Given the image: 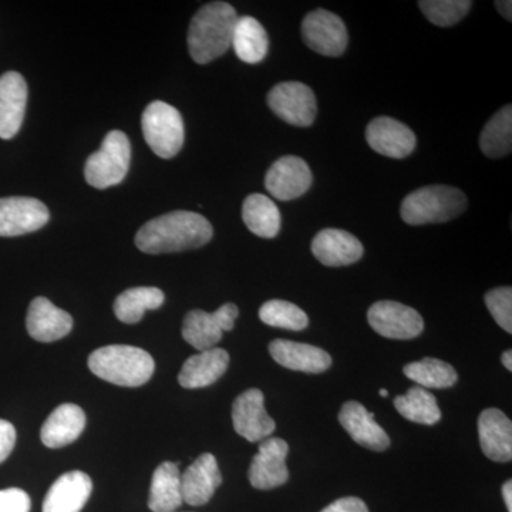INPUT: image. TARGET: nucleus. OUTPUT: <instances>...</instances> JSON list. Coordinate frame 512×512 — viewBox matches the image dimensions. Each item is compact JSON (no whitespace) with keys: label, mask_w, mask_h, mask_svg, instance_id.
Masks as SVG:
<instances>
[{"label":"nucleus","mask_w":512,"mask_h":512,"mask_svg":"<svg viewBox=\"0 0 512 512\" xmlns=\"http://www.w3.org/2000/svg\"><path fill=\"white\" fill-rule=\"evenodd\" d=\"M131 144L123 131L113 130L104 137L100 150L87 158L84 177L99 190L119 185L130 168Z\"/></svg>","instance_id":"nucleus-5"},{"label":"nucleus","mask_w":512,"mask_h":512,"mask_svg":"<svg viewBox=\"0 0 512 512\" xmlns=\"http://www.w3.org/2000/svg\"><path fill=\"white\" fill-rule=\"evenodd\" d=\"M320 512H369L365 501L356 497H345L323 508Z\"/></svg>","instance_id":"nucleus-38"},{"label":"nucleus","mask_w":512,"mask_h":512,"mask_svg":"<svg viewBox=\"0 0 512 512\" xmlns=\"http://www.w3.org/2000/svg\"><path fill=\"white\" fill-rule=\"evenodd\" d=\"M183 503L180 468L177 463L165 461L154 471L148 507L153 512H175Z\"/></svg>","instance_id":"nucleus-26"},{"label":"nucleus","mask_w":512,"mask_h":512,"mask_svg":"<svg viewBox=\"0 0 512 512\" xmlns=\"http://www.w3.org/2000/svg\"><path fill=\"white\" fill-rule=\"evenodd\" d=\"M495 6H497L498 12L503 15V18L511 22L512 3L510 0H508V2L507 0H504V2H495Z\"/></svg>","instance_id":"nucleus-39"},{"label":"nucleus","mask_w":512,"mask_h":512,"mask_svg":"<svg viewBox=\"0 0 512 512\" xmlns=\"http://www.w3.org/2000/svg\"><path fill=\"white\" fill-rule=\"evenodd\" d=\"M481 450L490 460L507 463L512 458V423L501 410L487 409L478 419Z\"/></svg>","instance_id":"nucleus-23"},{"label":"nucleus","mask_w":512,"mask_h":512,"mask_svg":"<svg viewBox=\"0 0 512 512\" xmlns=\"http://www.w3.org/2000/svg\"><path fill=\"white\" fill-rule=\"evenodd\" d=\"M222 484L217 458L211 453L201 454L190 467L181 474L183 501L192 507H201L211 500Z\"/></svg>","instance_id":"nucleus-17"},{"label":"nucleus","mask_w":512,"mask_h":512,"mask_svg":"<svg viewBox=\"0 0 512 512\" xmlns=\"http://www.w3.org/2000/svg\"><path fill=\"white\" fill-rule=\"evenodd\" d=\"M367 320L373 330L387 339L410 340L423 333L424 320L410 306L394 301H379L370 306Z\"/></svg>","instance_id":"nucleus-10"},{"label":"nucleus","mask_w":512,"mask_h":512,"mask_svg":"<svg viewBox=\"0 0 512 512\" xmlns=\"http://www.w3.org/2000/svg\"><path fill=\"white\" fill-rule=\"evenodd\" d=\"M141 127L148 147L158 157L170 160L177 156L184 146L183 116L165 101L157 100L148 104L141 119Z\"/></svg>","instance_id":"nucleus-6"},{"label":"nucleus","mask_w":512,"mask_h":512,"mask_svg":"<svg viewBox=\"0 0 512 512\" xmlns=\"http://www.w3.org/2000/svg\"><path fill=\"white\" fill-rule=\"evenodd\" d=\"M480 148L485 156L501 158L508 156L512 148V107L511 104L495 113L485 124L480 136Z\"/></svg>","instance_id":"nucleus-31"},{"label":"nucleus","mask_w":512,"mask_h":512,"mask_svg":"<svg viewBox=\"0 0 512 512\" xmlns=\"http://www.w3.org/2000/svg\"><path fill=\"white\" fill-rule=\"evenodd\" d=\"M92 491V478L83 471H70L57 478L47 491L43 512H80Z\"/></svg>","instance_id":"nucleus-20"},{"label":"nucleus","mask_w":512,"mask_h":512,"mask_svg":"<svg viewBox=\"0 0 512 512\" xmlns=\"http://www.w3.org/2000/svg\"><path fill=\"white\" fill-rule=\"evenodd\" d=\"M302 37L313 52L328 57L342 56L349 42L345 22L325 9L313 10L305 16Z\"/></svg>","instance_id":"nucleus-8"},{"label":"nucleus","mask_w":512,"mask_h":512,"mask_svg":"<svg viewBox=\"0 0 512 512\" xmlns=\"http://www.w3.org/2000/svg\"><path fill=\"white\" fill-rule=\"evenodd\" d=\"M232 424L239 436L249 443L269 439L276 424L266 413L265 397L261 390L249 389L239 394L232 404Z\"/></svg>","instance_id":"nucleus-11"},{"label":"nucleus","mask_w":512,"mask_h":512,"mask_svg":"<svg viewBox=\"0 0 512 512\" xmlns=\"http://www.w3.org/2000/svg\"><path fill=\"white\" fill-rule=\"evenodd\" d=\"M26 328L37 342H56L72 332L73 318L49 299L39 296L30 303Z\"/></svg>","instance_id":"nucleus-19"},{"label":"nucleus","mask_w":512,"mask_h":512,"mask_svg":"<svg viewBox=\"0 0 512 512\" xmlns=\"http://www.w3.org/2000/svg\"><path fill=\"white\" fill-rule=\"evenodd\" d=\"M312 171L301 157L285 156L276 160L265 177V187L279 201L302 197L311 188Z\"/></svg>","instance_id":"nucleus-14"},{"label":"nucleus","mask_w":512,"mask_h":512,"mask_svg":"<svg viewBox=\"0 0 512 512\" xmlns=\"http://www.w3.org/2000/svg\"><path fill=\"white\" fill-rule=\"evenodd\" d=\"M30 497L20 488L0 490V512H29Z\"/></svg>","instance_id":"nucleus-36"},{"label":"nucleus","mask_w":512,"mask_h":512,"mask_svg":"<svg viewBox=\"0 0 512 512\" xmlns=\"http://www.w3.org/2000/svg\"><path fill=\"white\" fill-rule=\"evenodd\" d=\"M86 427V414L77 404L66 403L56 407L47 417L40 439L46 447L62 448L79 439Z\"/></svg>","instance_id":"nucleus-24"},{"label":"nucleus","mask_w":512,"mask_h":512,"mask_svg":"<svg viewBox=\"0 0 512 512\" xmlns=\"http://www.w3.org/2000/svg\"><path fill=\"white\" fill-rule=\"evenodd\" d=\"M16 444V430L12 423L0 420V463L12 453Z\"/></svg>","instance_id":"nucleus-37"},{"label":"nucleus","mask_w":512,"mask_h":512,"mask_svg":"<svg viewBox=\"0 0 512 512\" xmlns=\"http://www.w3.org/2000/svg\"><path fill=\"white\" fill-rule=\"evenodd\" d=\"M366 140L372 150L390 158L410 156L416 148L412 128L390 117H376L366 128Z\"/></svg>","instance_id":"nucleus-15"},{"label":"nucleus","mask_w":512,"mask_h":512,"mask_svg":"<svg viewBox=\"0 0 512 512\" xmlns=\"http://www.w3.org/2000/svg\"><path fill=\"white\" fill-rule=\"evenodd\" d=\"M419 6L431 23L450 28L466 18L473 3L470 0H421Z\"/></svg>","instance_id":"nucleus-34"},{"label":"nucleus","mask_w":512,"mask_h":512,"mask_svg":"<svg viewBox=\"0 0 512 512\" xmlns=\"http://www.w3.org/2000/svg\"><path fill=\"white\" fill-rule=\"evenodd\" d=\"M165 301L164 292L154 286L130 288L117 296L114 313L120 322L134 325L143 319L147 311H156Z\"/></svg>","instance_id":"nucleus-29"},{"label":"nucleus","mask_w":512,"mask_h":512,"mask_svg":"<svg viewBox=\"0 0 512 512\" xmlns=\"http://www.w3.org/2000/svg\"><path fill=\"white\" fill-rule=\"evenodd\" d=\"M503 365L507 367L508 370H512V352L511 350H507V352L503 353Z\"/></svg>","instance_id":"nucleus-41"},{"label":"nucleus","mask_w":512,"mask_h":512,"mask_svg":"<svg viewBox=\"0 0 512 512\" xmlns=\"http://www.w3.org/2000/svg\"><path fill=\"white\" fill-rule=\"evenodd\" d=\"M28 104V84L18 72L0 76V138L10 140L19 133Z\"/></svg>","instance_id":"nucleus-16"},{"label":"nucleus","mask_w":512,"mask_h":512,"mask_svg":"<svg viewBox=\"0 0 512 512\" xmlns=\"http://www.w3.org/2000/svg\"><path fill=\"white\" fill-rule=\"evenodd\" d=\"M235 55L244 63H261L268 55L269 37L264 26L252 16H241L232 35Z\"/></svg>","instance_id":"nucleus-27"},{"label":"nucleus","mask_w":512,"mask_h":512,"mask_svg":"<svg viewBox=\"0 0 512 512\" xmlns=\"http://www.w3.org/2000/svg\"><path fill=\"white\" fill-rule=\"evenodd\" d=\"M49 220V210L36 198H0V237H20L39 231Z\"/></svg>","instance_id":"nucleus-12"},{"label":"nucleus","mask_w":512,"mask_h":512,"mask_svg":"<svg viewBox=\"0 0 512 512\" xmlns=\"http://www.w3.org/2000/svg\"><path fill=\"white\" fill-rule=\"evenodd\" d=\"M485 305L493 316L495 322L505 330L512 333V289L510 286L491 289L485 295Z\"/></svg>","instance_id":"nucleus-35"},{"label":"nucleus","mask_w":512,"mask_h":512,"mask_svg":"<svg viewBox=\"0 0 512 512\" xmlns=\"http://www.w3.org/2000/svg\"><path fill=\"white\" fill-rule=\"evenodd\" d=\"M339 421L346 433L360 446L373 451H384L390 446V437L382 426L376 423L375 414L369 413L363 404H343Z\"/></svg>","instance_id":"nucleus-22"},{"label":"nucleus","mask_w":512,"mask_h":512,"mask_svg":"<svg viewBox=\"0 0 512 512\" xmlns=\"http://www.w3.org/2000/svg\"><path fill=\"white\" fill-rule=\"evenodd\" d=\"M466 208L467 197L463 191L448 185H429L404 198L400 215L406 224L419 227L454 220Z\"/></svg>","instance_id":"nucleus-4"},{"label":"nucleus","mask_w":512,"mask_h":512,"mask_svg":"<svg viewBox=\"0 0 512 512\" xmlns=\"http://www.w3.org/2000/svg\"><path fill=\"white\" fill-rule=\"evenodd\" d=\"M394 407L404 419L413 421V423L433 426L441 420L440 407L436 397L423 387H412L403 396H397L394 399Z\"/></svg>","instance_id":"nucleus-30"},{"label":"nucleus","mask_w":512,"mask_h":512,"mask_svg":"<svg viewBox=\"0 0 512 512\" xmlns=\"http://www.w3.org/2000/svg\"><path fill=\"white\" fill-rule=\"evenodd\" d=\"M289 446L285 440L265 439L259 444L258 454L249 467V483L256 490H274L284 485L289 478L286 457Z\"/></svg>","instance_id":"nucleus-13"},{"label":"nucleus","mask_w":512,"mask_h":512,"mask_svg":"<svg viewBox=\"0 0 512 512\" xmlns=\"http://www.w3.org/2000/svg\"><path fill=\"white\" fill-rule=\"evenodd\" d=\"M242 220L256 237L275 238L281 231V211L266 195L251 194L245 198Z\"/></svg>","instance_id":"nucleus-28"},{"label":"nucleus","mask_w":512,"mask_h":512,"mask_svg":"<svg viewBox=\"0 0 512 512\" xmlns=\"http://www.w3.org/2000/svg\"><path fill=\"white\" fill-rule=\"evenodd\" d=\"M404 375L423 389H447L457 383L456 369L443 360L426 357L404 366Z\"/></svg>","instance_id":"nucleus-32"},{"label":"nucleus","mask_w":512,"mask_h":512,"mask_svg":"<svg viewBox=\"0 0 512 512\" xmlns=\"http://www.w3.org/2000/svg\"><path fill=\"white\" fill-rule=\"evenodd\" d=\"M237 10L227 2H211L202 6L188 29V50L198 64L214 62L224 56L232 45Z\"/></svg>","instance_id":"nucleus-2"},{"label":"nucleus","mask_w":512,"mask_h":512,"mask_svg":"<svg viewBox=\"0 0 512 512\" xmlns=\"http://www.w3.org/2000/svg\"><path fill=\"white\" fill-rule=\"evenodd\" d=\"M266 101L276 116L291 126H312L318 113V104L311 87L299 82L276 84Z\"/></svg>","instance_id":"nucleus-9"},{"label":"nucleus","mask_w":512,"mask_h":512,"mask_svg":"<svg viewBox=\"0 0 512 512\" xmlns=\"http://www.w3.org/2000/svg\"><path fill=\"white\" fill-rule=\"evenodd\" d=\"M503 497L505 501V505H507L508 512H512V483L511 480H508L507 483L503 485Z\"/></svg>","instance_id":"nucleus-40"},{"label":"nucleus","mask_w":512,"mask_h":512,"mask_svg":"<svg viewBox=\"0 0 512 512\" xmlns=\"http://www.w3.org/2000/svg\"><path fill=\"white\" fill-rule=\"evenodd\" d=\"M89 369L93 375L116 386L140 387L153 377L156 363L146 350L111 345L94 350L89 357Z\"/></svg>","instance_id":"nucleus-3"},{"label":"nucleus","mask_w":512,"mask_h":512,"mask_svg":"<svg viewBox=\"0 0 512 512\" xmlns=\"http://www.w3.org/2000/svg\"><path fill=\"white\" fill-rule=\"evenodd\" d=\"M269 353L278 365L303 373H323L332 366V357L325 350L292 340H274Z\"/></svg>","instance_id":"nucleus-21"},{"label":"nucleus","mask_w":512,"mask_h":512,"mask_svg":"<svg viewBox=\"0 0 512 512\" xmlns=\"http://www.w3.org/2000/svg\"><path fill=\"white\" fill-rule=\"evenodd\" d=\"M380 396L387 397V396H389V392H387L386 389H382V390H380Z\"/></svg>","instance_id":"nucleus-42"},{"label":"nucleus","mask_w":512,"mask_h":512,"mask_svg":"<svg viewBox=\"0 0 512 512\" xmlns=\"http://www.w3.org/2000/svg\"><path fill=\"white\" fill-rule=\"evenodd\" d=\"M214 235L211 222L192 211H173L138 229L136 245L146 254L191 251L207 245Z\"/></svg>","instance_id":"nucleus-1"},{"label":"nucleus","mask_w":512,"mask_h":512,"mask_svg":"<svg viewBox=\"0 0 512 512\" xmlns=\"http://www.w3.org/2000/svg\"><path fill=\"white\" fill-rule=\"evenodd\" d=\"M311 249L320 264L330 268L356 264L363 256L362 242L343 229H323L313 238Z\"/></svg>","instance_id":"nucleus-18"},{"label":"nucleus","mask_w":512,"mask_h":512,"mask_svg":"<svg viewBox=\"0 0 512 512\" xmlns=\"http://www.w3.org/2000/svg\"><path fill=\"white\" fill-rule=\"evenodd\" d=\"M229 366L227 350L214 348L204 350L185 360L178 375V382L185 389H202L211 386L225 375Z\"/></svg>","instance_id":"nucleus-25"},{"label":"nucleus","mask_w":512,"mask_h":512,"mask_svg":"<svg viewBox=\"0 0 512 512\" xmlns=\"http://www.w3.org/2000/svg\"><path fill=\"white\" fill-rule=\"evenodd\" d=\"M238 316L239 309L235 303H225L212 313L195 309L185 315L183 338L200 352L214 349L221 342L224 332L234 329Z\"/></svg>","instance_id":"nucleus-7"},{"label":"nucleus","mask_w":512,"mask_h":512,"mask_svg":"<svg viewBox=\"0 0 512 512\" xmlns=\"http://www.w3.org/2000/svg\"><path fill=\"white\" fill-rule=\"evenodd\" d=\"M259 318L272 328L303 330L308 328L309 318L295 303L274 299L265 302L259 309Z\"/></svg>","instance_id":"nucleus-33"}]
</instances>
